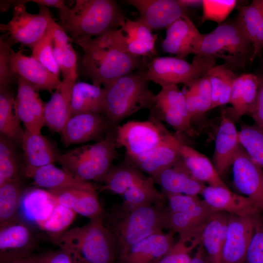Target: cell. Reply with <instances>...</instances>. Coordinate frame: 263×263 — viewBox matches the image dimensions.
<instances>
[{
    "label": "cell",
    "mask_w": 263,
    "mask_h": 263,
    "mask_svg": "<svg viewBox=\"0 0 263 263\" xmlns=\"http://www.w3.org/2000/svg\"><path fill=\"white\" fill-rule=\"evenodd\" d=\"M237 19L252 43L253 61L263 49V0H253L243 7Z\"/></svg>",
    "instance_id": "d6a6232c"
},
{
    "label": "cell",
    "mask_w": 263,
    "mask_h": 263,
    "mask_svg": "<svg viewBox=\"0 0 263 263\" xmlns=\"http://www.w3.org/2000/svg\"><path fill=\"white\" fill-rule=\"evenodd\" d=\"M23 174L31 178L35 185L48 190L67 188H88L94 186L89 181L79 179L54 163L32 168L24 167Z\"/></svg>",
    "instance_id": "cb8c5ba5"
},
{
    "label": "cell",
    "mask_w": 263,
    "mask_h": 263,
    "mask_svg": "<svg viewBox=\"0 0 263 263\" xmlns=\"http://www.w3.org/2000/svg\"><path fill=\"white\" fill-rule=\"evenodd\" d=\"M59 10V25L74 42L118 29L126 19L114 0H76Z\"/></svg>",
    "instance_id": "3957f363"
},
{
    "label": "cell",
    "mask_w": 263,
    "mask_h": 263,
    "mask_svg": "<svg viewBox=\"0 0 263 263\" xmlns=\"http://www.w3.org/2000/svg\"><path fill=\"white\" fill-rule=\"evenodd\" d=\"M236 77L237 76L235 74L227 79L222 89L217 107L229 103L232 84Z\"/></svg>",
    "instance_id": "6f0895ef"
},
{
    "label": "cell",
    "mask_w": 263,
    "mask_h": 263,
    "mask_svg": "<svg viewBox=\"0 0 263 263\" xmlns=\"http://www.w3.org/2000/svg\"><path fill=\"white\" fill-rule=\"evenodd\" d=\"M203 200L214 211L241 217H251L259 211L246 197L232 192L228 187H205Z\"/></svg>",
    "instance_id": "ffe728a7"
},
{
    "label": "cell",
    "mask_w": 263,
    "mask_h": 263,
    "mask_svg": "<svg viewBox=\"0 0 263 263\" xmlns=\"http://www.w3.org/2000/svg\"><path fill=\"white\" fill-rule=\"evenodd\" d=\"M212 90L211 109L217 107L222 89L227 79L235 75L231 69L225 64L215 65L207 73Z\"/></svg>",
    "instance_id": "f6af8a7d"
},
{
    "label": "cell",
    "mask_w": 263,
    "mask_h": 263,
    "mask_svg": "<svg viewBox=\"0 0 263 263\" xmlns=\"http://www.w3.org/2000/svg\"><path fill=\"white\" fill-rule=\"evenodd\" d=\"M149 82L139 70L103 85L105 116L111 127L140 110L152 109L156 94L150 89Z\"/></svg>",
    "instance_id": "277c9868"
},
{
    "label": "cell",
    "mask_w": 263,
    "mask_h": 263,
    "mask_svg": "<svg viewBox=\"0 0 263 263\" xmlns=\"http://www.w3.org/2000/svg\"><path fill=\"white\" fill-rule=\"evenodd\" d=\"M118 30L124 45L130 54L145 57L156 53L157 35L137 20L126 18Z\"/></svg>",
    "instance_id": "4316f807"
},
{
    "label": "cell",
    "mask_w": 263,
    "mask_h": 263,
    "mask_svg": "<svg viewBox=\"0 0 263 263\" xmlns=\"http://www.w3.org/2000/svg\"><path fill=\"white\" fill-rule=\"evenodd\" d=\"M161 47L167 53L184 58L189 55H197L201 45L203 35L193 22L185 15L167 28Z\"/></svg>",
    "instance_id": "4fadbf2b"
},
{
    "label": "cell",
    "mask_w": 263,
    "mask_h": 263,
    "mask_svg": "<svg viewBox=\"0 0 263 263\" xmlns=\"http://www.w3.org/2000/svg\"><path fill=\"white\" fill-rule=\"evenodd\" d=\"M253 231L252 216L230 214L221 263H244Z\"/></svg>",
    "instance_id": "5bb4252c"
},
{
    "label": "cell",
    "mask_w": 263,
    "mask_h": 263,
    "mask_svg": "<svg viewBox=\"0 0 263 263\" xmlns=\"http://www.w3.org/2000/svg\"><path fill=\"white\" fill-rule=\"evenodd\" d=\"M216 59L196 55L191 63L178 57L158 56L146 61L140 69L145 77L161 88L183 83L188 85L216 65Z\"/></svg>",
    "instance_id": "52a82bcc"
},
{
    "label": "cell",
    "mask_w": 263,
    "mask_h": 263,
    "mask_svg": "<svg viewBox=\"0 0 263 263\" xmlns=\"http://www.w3.org/2000/svg\"><path fill=\"white\" fill-rule=\"evenodd\" d=\"M184 95L186 105L191 118L198 116L197 103L195 94L188 86H185L182 91Z\"/></svg>",
    "instance_id": "11a10c76"
},
{
    "label": "cell",
    "mask_w": 263,
    "mask_h": 263,
    "mask_svg": "<svg viewBox=\"0 0 263 263\" xmlns=\"http://www.w3.org/2000/svg\"><path fill=\"white\" fill-rule=\"evenodd\" d=\"M82 49L81 67L93 84L104 85L127 74L140 70L145 59L126 49L118 29L75 42Z\"/></svg>",
    "instance_id": "6da1fadb"
},
{
    "label": "cell",
    "mask_w": 263,
    "mask_h": 263,
    "mask_svg": "<svg viewBox=\"0 0 263 263\" xmlns=\"http://www.w3.org/2000/svg\"><path fill=\"white\" fill-rule=\"evenodd\" d=\"M76 215L74 211L57 202L49 217L37 225L51 238L56 237L66 231Z\"/></svg>",
    "instance_id": "ab89813d"
},
{
    "label": "cell",
    "mask_w": 263,
    "mask_h": 263,
    "mask_svg": "<svg viewBox=\"0 0 263 263\" xmlns=\"http://www.w3.org/2000/svg\"><path fill=\"white\" fill-rule=\"evenodd\" d=\"M237 3L235 0H203L202 21L211 20L222 23Z\"/></svg>",
    "instance_id": "ee69618b"
},
{
    "label": "cell",
    "mask_w": 263,
    "mask_h": 263,
    "mask_svg": "<svg viewBox=\"0 0 263 263\" xmlns=\"http://www.w3.org/2000/svg\"><path fill=\"white\" fill-rule=\"evenodd\" d=\"M259 87L255 101L246 114L254 121L255 125L263 130V75L258 76Z\"/></svg>",
    "instance_id": "816d5d0a"
},
{
    "label": "cell",
    "mask_w": 263,
    "mask_h": 263,
    "mask_svg": "<svg viewBox=\"0 0 263 263\" xmlns=\"http://www.w3.org/2000/svg\"><path fill=\"white\" fill-rule=\"evenodd\" d=\"M217 212L204 200L188 212H174L169 210V229L178 233L179 239L200 244L204 227Z\"/></svg>",
    "instance_id": "2e32d148"
},
{
    "label": "cell",
    "mask_w": 263,
    "mask_h": 263,
    "mask_svg": "<svg viewBox=\"0 0 263 263\" xmlns=\"http://www.w3.org/2000/svg\"><path fill=\"white\" fill-rule=\"evenodd\" d=\"M259 87L258 76L252 74H244L242 94L237 107L230 110L231 117L236 120L247 114L256 99Z\"/></svg>",
    "instance_id": "b9f144b4"
},
{
    "label": "cell",
    "mask_w": 263,
    "mask_h": 263,
    "mask_svg": "<svg viewBox=\"0 0 263 263\" xmlns=\"http://www.w3.org/2000/svg\"><path fill=\"white\" fill-rule=\"evenodd\" d=\"M180 153L186 169L194 179L210 186L227 187L206 156L185 144Z\"/></svg>",
    "instance_id": "f546056e"
},
{
    "label": "cell",
    "mask_w": 263,
    "mask_h": 263,
    "mask_svg": "<svg viewBox=\"0 0 263 263\" xmlns=\"http://www.w3.org/2000/svg\"><path fill=\"white\" fill-rule=\"evenodd\" d=\"M39 6V13L32 14L26 11L24 3H19L14 7L9 21L0 24V30L6 33V40L10 46L19 43L32 49L44 36L52 17L46 7Z\"/></svg>",
    "instance_id": "9c48e42d"
},
{
    "label": "cell",
    "mask_w": 263,
    "mask_h": 263,
    "mask_svg": "<svg viewBox=\"0 0 263 263\" xmlns=\"http://www.w3.org/2000/svg\"><path fill=\"white\" fill-rule=\"evenodd\" d=\"M49 30L52 36L54 43L58 44L62 49L72 41L63 28L52 18L50 19Z\"/></svg>",
    "instance_id": "f5cc1de1"
},
{
    "label": "cell",
    "mask_w": 263,
    "mask_h": 263,
    "mask_svg": "<svg viewBox=\"0 0 263 263\" xmlns=\"http://www.w3.org/2000/svg\"><path fill=\"white\" fill-rule=\"evenodd\" d=\"M174 232L150 235L118 256L119 263H156L174 244Z\"/></svg>",
    "instance_id": "e0dca14e"
},
{
    "label": "cell",
    "mask_w": 263,
    "mask_h": 263,
    "mask_svg": "<svg viewBox=\"0 0 263 263\" xmlns=\"http://www.w3.org/2000/svg\"><path fill=\"white\" fill-rule=\"evenodd\" d=\"M121 196L124 204L132 207L163 204L166 197L155 187L154 182L150 176L130 188Z\"/></svg>",
    "instance_id": "8d00e7d4"
},
{
    "label": "cell",
    "mask_w": 263,
    "mask_h": 263,
    "mask_svg": "<svg viewBox=\"0 0 263 263\" xmlns=\"http://www.w3.org/2000/svg\"><path fill=\"white\" fill-rule=\"evenodd\" d=\"M123 2L137 10L139 17L137 20L151 31L167 28L187 15L186 8L178 0H126Z\"/></svg>",
    "instance_id": "8fae6325"
},
{
    "label": "cell",
    "mask_w": 263,
    "mask_h": 263,
    "mask_svg": "<svg viewBox=\"0 0 263 263\" xmlns=\"http://www.w3.org/2000/svg\"><path fill=\"white\" fill-rule=\"evenodd\" d=\"M197 55L220 58L231 67H242L253 55L252 43L238 19L224 22L204 34Z\"/></svg>",
    "instance_id": "8992f818"
},
{
    "label": "cell",
    "mask_w": 263,
    "mask_h": 263,
    "mask_svg": "<svg viewBox=\"0 0 263 263\" xmlns=\"http://www.w3.org/2000/svg\"><path fill=\"white\" fill-rule=\"evenodd\" d=\"M52 239L61 249L83 263L114 262L116 251L114 240L103 223L102 216Z\"/></svg>",
    "instance_id": "5b68a950"
},
{
    "label": "cell",
    "mask_w": 263,
    "mask_h": 263,
    "mask_svg": "<svg viewBox=\"0 0 263 263\" xmlns=\"http://www.w3.org/2000/svg\"><path fill=\"white\" fill-rule=\"evenodd\" d=\"M169 133L159 120L150 115L144 121H130L115 128L116 148L124 147L126 158H133L159 145Z\"/></svg>",
    "instance_id": "ba28073f"
},
{
    "label": "cell",
    "mask_w": 263,
    "mask_h": 263,
    "mask_svg": "<svg viewBox=\"0 0 263 263\" xmlns=\"http://www.w3.org/2000/svg\"><path fill=\"white\" fill-rule=\"evenodd\" d=\"M7 138L0 136V186L21 179V168L15 146Z\"/></svg>",
    "instance_id": "74e56055"
},
{
    "label": "cell",
    "mask_w": 263,
    "mask_h": 263,
    "mask_svg": "<svg viewBox=\"0 0 263 263\" xmlns=\"http://www.w3.org/2000/svg\"><path fill=\"white\" fill-rule=\"evenodd\" d=\"M36 242L29 228L16 223L0 228V262L12 261L31 256Z\"/></svg>",
    "instance_id": "ac0fdd59"
},
{
    "label": "cell",
    "mask_w": 263,
    "mask_h": 263,
    "mask_svg": "<svg viewBox=\"0 0 263 263\" xmlns=\"http://www.w3.org/2000/svg\"><path fill=\"white\" fill-rule=\"evenodd\" d=\"M231 167L235 187L263 213V169L249 156L241 145Z\"/></svg>",
    "instance_id": "30bf717a"
},
{
    "label": "cell",
    "mask_w": 263,
    "mask_h": 263,
    "mask_svg": "<svg viewBox=\"0 0 263 263\" xmlns=\"http://www.w3.org/2000/svg\"><path fill=\"white\" fill-rule=\"evenodd\" d=\"M239 131L233 120L223 113L215 139L214 167L220 175L225 174L232 164L240 146Z\"/></svg>",
    "instance_id": "603a6c76"
},
{
    "label": "cell",
    "mask_w": 263,
    "mask_h": 263,
    "mask_svg": "<svg viewBox=\"0 0 263 263\" xmlns=\"http://www.w3.org/2000/svg\"><path fill=\"white\" fill-rule=\"evenodd\" d=\"M169 202V210L174 212L190 211L201 204L203 200L197 195L164 193Z\"/></svg>",
    "instance_id": "c3c4849f"
},
{
    "label": "cell",
    "mask_w": 263,
    "mask_h": 263,
    "mask_svg": "<svg viewBox=\"0 0 263 263\" xmlns=\"http://www.w3.org/2000/svg\"><path fill=\"white\" fill-rule=\"evenodd\" d=\"M48 263H83L75 258L69 252L61 249L52 252Z\"/></svg>",
    "instance_id": "9f6ffc18"
},
{
    "label": "cell",
    "mask_w": 263,
    "mask_h": 263,
    "mask_svg": "<svg viewBox=\"0 0 263 263\" xmlns=\"http://www.w3.org/2000/svg\"><path fill=\"white\" fill-rule=\"evenodd\" d=\"M229 214L216 213L204 227L201 236L203 246L210 263H221Z\"/></svg>",
    "instance_id": "4dcf8cb0"
},
{
    "label": "cell",
    "mask_w": 263,
    "mask_h": 263,
    "mask_svg": "<svg viewBox=\"0 0 263 263\" xmlns=\"http://www.w3.org/2000/svg\"><path fill=\"white\" fill-rule=\"evenodd\" d=\"M178 1L185 8L202 4L203 2V0H178Z\"/></svg>",
    "instance_id": "be15d7a7"
},
{
    "label": "cell",
    "mask_w": 263,
    "mask_h": 263,
    "mask_svg": "<svg viewBox=\"0 0 263 263\" xmlns=\"http://www.w3.org/2000/svg\"><path fill=\"white\" fill-rule=\"evenodd\" d=\"M82 113L105 115L104 88L84 82L75 84L72 93L70 116Z\"/></svg>",
    "instance_id": "83f0119b"
},
{
    "label": "cell",
    "mask_w": 263,
    "mask_h": 263,
    "mask_svg": "<svg viewBox=\"0 0 263 263\" xmlns=\"http://www.w3.org/2000/svg\"><path fill=\"white\" fill-rule=\"evenodd\" d=\"M188 263H210L202 245L200 244L194 255Z\"/></svg>",
    "instance_id": "680465c9"
},
{
    "label": "cell",
    "mask_w": 263,
    "mask_h": 263,
    "mask_svg": "<svg viewBox=\"0 0 263 263\" xmlns=\"http://www.w3.org/2000/svg\"><path fill=\"white\" fill-rule=\"evenodd\" d=\"M187 86L190 87L195 94L198 116L211 110L212 90L209 77L206 74Z\"/></svg>",
    "instance_id": "bcb514c9"
},
{
    "label": "cell",
    "mask_w": 263,
    "mask_h": 263,
    "mask_svg": "<svg viewBox=\"0 0 263 263\" xmlns=\"http://www.w3.org/2000/svg\"><path fill=\"white\" fill-rule=\"evenodd\" d=\"M56 201L90 220L102 216L104 210L95 186L88 188H67L48 190Z\"/></svg>",
    "instance_id": "7402d4cb"
},
{
    "label": "cell",
    "mask_w": 263,
    "mask_h": 263,
    "mask_svg": "<svg viewBox=\"0 0 263 263\" xmlns=\"http://www.w3.org/2000/svg\"><path fill=\"white\" fill-rule=\"evenodd\" d=\"M54 42L49 30L32 48V56L58 77L60 68L54 56Z\"/></svg>",
    "instance_id": "60d3db41"
},
{
    "label": "cell",
    "mask_w": 263,
    "mask_h": 263,
    "mask_svg": "<svg viewBox=\"0 0 263 263\" xmlns=\"http://www.w3.org/2000/svg\"><path fill=\"white\" fill-rule=\"evenodd\" d=\"M241 145L263 169V130L255 124H243L239 131Z\"/></svg>",
    "instance_id": "f35d334b"
},
{
    "label": "cell",
    "mask_w": 263,
    "mask_h": 263,
    "mask_svg": "<svg viewBox=\"0 0 263 263\" xmlns=\"http://www.w3.org/2000/svg\"><path fill=\"white\" fill-rule=\"evenodd\" d=\"M107 125L108 122L103 114L79 113L69 117L60 133L66 146L77 144L96 139Z\"/></svg>",
    "instance_id": "d6986e66"
},
{
    "label": "cell",
    "mask_w": 263,
    "mask_h": 263,
    "mask_svg": "<svg viewBox=\"0 0 263 263\" xmlns=\"http://www.w3.org/2000/svg\"><path fill=\"white\" fill-rule=\"evenodd\" d=\"M62 49L63 63L60 70L62 74L63 79L76 82L78 77L76 53L70 43Z\"/></svg>",
    "instance_id": "f907efd6"
},
{
    "label": "cell",
    "mask_w": 263,
    "mask_h": 263,
    "mask_svg": "<svg viewBox=\"0 0 263 263\" xmlns=\"http://www.w3.org/2000/svg\"><path fill=\"white\" fill-rule=\"evenodd\" d=\"M21 146L23 151L24 167L36 168L53 164L58 155L51 142L41 132L25 130Z\"/></svg>",
    "instance_id": "f1b7e54d"
},
{
    "label": "cell",
    "mask_w": 263,
    "mask_h": 263,
    "mask_svg": "<svg viewBox=\"0 0 263 263\" xmlns=\"http://www.w3.org/2000/svg\"><path fill=\"white\" fill-rule=\"evenodd\" d=\"M75 83L63 79L45 104V125L54 132L61 133L70 116L72 93Z\"/></svg>",
    "instance_id": "484cf974"
},
{
    "label": "cell",
    "mask_w": 263,
    "mask_h": 263,
    "mask_svg": "<svg viewBox=\"0 0 263 263\" xmlns=\"http://www.w3.org/2000/svg\"><path fill=\"white\" fill-rule=\"evenodd\" d=\"M17 94L14 101L16 113L25 127V130L41 132L44 125V104L38 91L27 81L17 76Z\"/></svg>",
    "instance_id": "9a60e30c"
},
{
    "label": "cell",
    "mask_w": 263,
    "mask_h": 263,
    "mask_svg": "<svg viewBox=\"0 0 263 263\" xmlns=\"http://www.w3.org/2000/svg\"><path fill=\"white\" fill-rule=\"evenodd\" d=\"M52 253H48L37 256L32 255L29 263H48Z\"/></svg>",
    "instance_id": "94428289"
},
{
    "label": "cell",
    "mask_w": 263,
    "mask_h": 263,
    "mask_svg": "<svg viewBox=\"0 0 263 263\" xmlns=\"http://www.w3.org/2000/svg\"><path fill=\"white\" fill-rule=\"evenodd\" d=\"M23 188L21 179L0 186V228L18 222Z\"/></svg>",
    "instance_id": "e575fe53"
},
{
    "label": "cell",
    "mask_w": 263,
    "mask_h": 263,
    "mask_svg": "<svg viewBox=\"0 0 263 263\" xmlns=\"http://www.w3.org/2000/svg\"><path fill=\"white\" fill-rule=\"evenodd\" d=\"M184 143L169 132L163 140L148 152L133 158L126 159L132 165L152 178L172 166L181 158V148Z\"/></svg>",
    "instance_id": "7c38bea8"
},
{
    "label": "cell",
    "mask_w": 263,
    "mask_h": 263,
    "mask_svg": "<svg viewBox=\"0 0 263 263\" xmlns=\"http://www.w3.org/2000/svg\"><path fill=\"white\" fill-rule=\"evenodd\" d=\"M15 99L8 87H0V132L15 145H21L24 131L14 108Z\"/></svg>",
    "instance_id": "836d02e7"
},
{
    "label": "cell",
    "mask_w": 263,
    "mask_h": 263,
    "mask_svg": "<svg viewBox=\"0 0 263 263\" xmlns=\"http://www.w3.org/2000/svg\"><path fill=\"white\" fill-rule=\"evenodd\" d=\"M197 245L179 239L170 250L156 263H188L191 257L189 253Z\"/></svg>",
    "instance_id": "7dc6e473"
},
{
    "label": "cell",
    "mask_w": 263,
    "mask_h": 263,
    "mask_svg": "<svg viewBox=\"0 0 263 263\" xmlns=\"http://www.w3.org/2000/svg\"><path fill=\"white\" fill-rule=\"evenodd\" d=\"M31 256L15 259L12 261L10 263H29Z\"/></svg>",
    "instance_id": "e7e4bbea"
},
{
    "label": "cell",
    "mask_w": 263,
    "mask_h": 263,
    "mask_svg": "<svg viewBox=\"0 0 263 263\" xmlns=\"http://www.w3.org/2000/svg\"><path fill=\"white\" fill-rule=\"evenodd\" d=\"M168 212L163 204L132 207L122 203L104 210L102 221L119 256L147 236L169 229Z\"/></svg>",
    "instance_id": "7a4b0ae2"
},
{
    "label": "cell",
    "mask_w": 263,
    "mask_h": 263,
    "mask_svg": "<svg viewBox=\"0 0 263 263\" xmlns=\"http://www.w3.org/2000/svg\"><path fill=\"white\" fill-rule=\"evenodd\" d=\"M56 204L48 190L33 188L23 192L19 210L25 219L38 225L49 217Z\"/></svg>",
    "instance_id": "1f68e13d"
},
{
    "label": "cell",
    "mask_w": 263,
    "mask_h": 263,
    "mask_svg": "<svg viewBox=\"0 0 263 263\" xmlns=\"http://www.w3.org/2000/svg\"><path fill=\"white\" fill-rule=\"evenodd\" d=\"M152 179L160 186L164 193L197 195L201 194L206 187L203 183L192 177L181 157Z\"/></svg>",
    "instance_id": "d4e9b609"
},
{
    "label": "cell",
    "mask_w": 263,
    "mask_h": 263,
    "mask_svg": "<svg viewBox=\"0 0 263 263\" xmlns=\"http://www.w3.org/2000/svg\"><path fill=\"white\" fill-rule=\"evenodd\" d=\"M244 74L234 79L232 84L229 103L232 105L230 110L235 109L240 100L244 86Z\"/></svg>",
    "instance_id": "db71d44e"
},
{
    "label": "cell",
    "mask_w": 263,
    "mask_h": 263,
    "mask_svg": "<svg viewBox=\"0 0 263 263\" xmlns=\"http://www.w3.org/2000/svg\"><path fill=\"white\" fill-rule=\"evenodd\" d=\"M142 171L125 163L112 167L104 178L103 190H107L122 196L130 188L146 178Z\"/></svg>",
    "instance_id": "d590c367"
},
{
    "label": "cell",
    "mask_w": 263,
    "mask_h": 263,
    "mask_svg": "<svg viewBox=\"0 0 263 263\" xmlns=\"http://www.w3.org/2000/svg\"><path fill=\"white\" fill-rule=\"evenodd\" d=\"M27 1H32L38 3L39 5L45 7L48 6L56 8L59 10L63 8L65 5L63 0H27Z\"/></svg>",
    "instance_id": "91938a15"
},
{
    "label": "cell",
    "mask_w": 263,
    "mask_h": 263,
    "mask_svg": "<svg viewBox=\"0 0 263 263\" xmlns=\"http://www.w3.org/2000/svg\"><path fill=\"white\" fill-rule=\"evenodd\" d=\"M252 218L254 231L244 263H263V213L259 211Z\"/></svg>",
    "instance_id": "7bdbcfd3"
},
{
    "label": "cell",
    "mask_w": 263,
    "mask_h": 263,
    "mask_svg": "<svg viewBox=\"0 0 263 263\" xmlns=\"http://www.w3.org/2000/svg\"><path fill=\"white\" fill-rule=\"evenodd\" d=\"M54 56L56 61L60 69L63 63V51L62 48L56 43H54Z\"/></svg>",
    "instance_id": "6125c7cd"
},
{
    "label": "cell",
    "mask_w": 263,
    "mask_h": 263,
    "mask_svg": "<svg viewBox=\"0 0 263 263\" xmlns=\"http://www.w3.org/2000/svg\"><path fill=\"white\" fill-rule=\"evenodd\" d=\"M0 38V87H8L14 74L11 65V55L12 50L6 39Z\"/></svg>",
    "instance_id": "681fc988"
},
{
    "label": "cell",
    "mask_w": 263,
    "mask_h": 263,
    "mask_svg": "<svg viewBox=\"0 0 263 263\" xmlns=\"http://www.w3.org/2000/svg\"><path fill=\"white\" fill-rule=\"evenodd\" d=\"M11 65L14 74L31 84L38 91L56 90L61 81L39 62L31 56L24 55L21 50L11 55Z\"/></svg>",
    "instance_id": "44dd1931"
}]
</instances>
